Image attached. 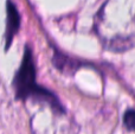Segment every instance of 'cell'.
Masks as SVG:
<instances>
[{"label": "cell", "mask_w": 135, "mask_h": 134, "mask_svg": "<svg viewBox=\"0 0 135 134\" xmlns=\"http://www.w3.org/2000/svg\"><path fill=\"white\" fill-rule=\"evenodd\" d=\"M94 30L105 50L135 47V0H105L95 16Z\"/></svg>", "instance_id": "1"}, {"label": "cell", "mask_w": 135, "mask_h": 134, "mask_svg": "<svg viewBox=\"0 0 135 134\" xmlns=\"http://www.w3.org/2000/svg\"><path fill=\"white\" fill-rule=\"evenodd\" d=\"M40 106L31 118V128L35 134H76L74 123L69 119L63 106L33 102Z\"/></svg>", "instance_id": "2"}, {"label": "cell", "mask_w": 135, "mask_h": 134, "mask_svg": "<svg viewBox=\"0 0 135 134\" xmlns=\"http://www.w3.org/2000/svg\"><path fill=\"white\" fill-rule=\"evenodd\" d=\"M17 99L28 100L39 85L36 83V65L31 47L26 46L21 64L13 80Z\"/></svg>", "instance_id": "3"}, {"label": "cell", "mask_w": 135, "mask_h": 134, "mask_svg": "<svg viewBox=\"0 0 135 134\" xmlns=\"http://www.w3.org/2000/svg\"><path fill=\"white\" fill-rule=\"evenodd\" d=\"M20 28V13L12 0H7L6 2V32H5V40H6V50L9 47L14 36L18 33Z\"/></svg>", "instance_id": "4"}, {"label": "cell", "mask_w": 135, "mask_h": 134, "mask_svg": "<svg viewBox=\"0 0 135 134\" xmlns=\"http://www.w3.org/2000/svg\"><path fill=\"white\" fill-rule=\"evenodd\" d=\"M54 63L56 65V68L64 74H71L76 69H78V63L76 61L66 57L65 55L61 54L57 50L55 51V55H54Z\"/></svg>", "instance_id": "5"}, {"label": "cell", "mask_w": 135, "mask_h": 134, "mask_svg": "<svg viewBox=\"0 0 135 134\" xmlns=\"http://www.w3.org/2000/svg\"><path fill=\"white\" fill-rule=\"evenodd\" d=\"M123 125L129 132H135V109H127L123 114Z\"/></svg>", "instance_id": "6"}]
</instances>
